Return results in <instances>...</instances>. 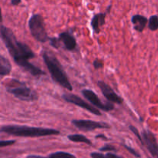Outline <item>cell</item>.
Returning <instances> with one entry per match:
<instances>
[{
  "mask_svg": "<svg viewBox=\"0 0 158 158\" xmlns=\"http://www.w3.org/2000/svg\"><path fill=\"white\" fill-rule=\"evenodd\" d=\"M26 158H49V157H43V156L40 155H29L26 157Z\"/></svg>",
  "mask_w": 158,
  "mask_h": 158,
  "instance_id": "484cf974",
  "label": "cell"
},
{
  "mask_svg": "<svg viewBox=\"0 0 158 158\" xmlns=\"http://www.w3.org/2000/svg\"><path fill=\"white\" fill-rule=\"evenodd\" d=\"M67 138L72 142L83 143L87 145H89V146H92L93 145L92 141L86 137H85L84 135H82V134H70V135L68 136Z\"/></svg>",
  "mask_w": 158,
  "mask_h": 158,
  "instance_id": "9a60e30c",
  "label": "cell"
},
{
  "mask_svg": "<svg viewBox=\"0 0 158 158\" xmlns=\"http://www.w3.org/2000/svg\"><path fill=\"white\" fill-rule=\"evenodd\" d=\"M93 65H94V68L96 69H102L103 67V62L102 60H98V59H96L94 62H93Z\"/></svg>",
  "mask_w": 158,
  "mask_h": 158,
  "instance_id": "7402d4cb",
  "label": "cell"
},
{
  "mask_svg": "<svg viewBox=\"0 0 158 158\" xmlns=\"http://www.w3.org/2000/svg\"><path fill=\"white\" fill-rule=\"evenodd\" d=\"M129 129L131 130V131H132L133 133H134V135H135L136 137H137V138H138V140H140V143H141L142 145H143V138H142L141 134H140V133H139V131H138V130H137V128H136L135 127H134V126H132V125H131V126L129 127Z\"/></svg>",
  "mask_w": 158,
  "mask_h": 158,
  "instance_id": "ffe728a7",
  "label": "cell"
},
{
  "mask_svg": "<svg viewBox=\"0 0 158 158\" xmlns=\"http://www.w3.org/2000/svg\"><path fill=\"white\" fill-rule=\"evenodd\" d=\"M49 42L50 46L55 48V49H59L61 46V41L59 39V37L58 38H56V37H49Z\"/></svg>",
  "mask_w": 158,
  "mask_h": 158,
  "instance_id": "d6986e66",
  "label": "cell"
},
{
  "mask_svg": "<svg viewBox=\"0 0 158 158\" xmlns=\"http://www.w3.org/2000/svg\"><path fill=\"white\" fill-rule=\"evenodd\" d=\"M143 138V146L148 148V151L151 153L153 157L158 156V143L155 135L149 130H144L141 133Z\"/></svg>",
  "mask_w": 158,
  "mask_h": 158,
  "instance_id": "9c48e42d",
  "label": "cell"
},
{
  "mask_svg": "<svg viewBox=\"0 0 158 158\" xmlns=\"http://www.w3.org/2000/svg\"><path fill=\"white\" fill-rule=\"evenodd\" d=\"M90 157L92 158H123L117 154H112V153H108L106 154H103L101 153L93 152L90 154Z\"/></svg>",
  "mask_w": 158,
  "mask_h": 158,
  "instance_id": "ac0fdd59",
  "label": "cell"
},
{
  "mask_svg": "<svg viewBox=\"0 0 158 158\" xmlns=\"http://www.w3.org/2000/svg\"><path fill=\"white\" fill-rule=\"evenodd\" d=\"M123 147H124V148H126V149L127 150V151H129V152L131 153V154H132V155L134 156V157H137V158H140V157H141L140 154H139V153L137 152V151H136V150H134V148H131V147L127 146V145H126V144H123Z\"/></svg>",
  "mask_w": 158,
  "mask_h": 158,
  "instance_id": "44dd1931",
  "label": "cell"
},
{
  "mask_svg": "<svg viewBox=\"0 0 158 158\" xmlns=\"http://www.w3.org/2000/svg\"><path fill=\"white\" fill-rule=\"evenodd\" d=\"M59 39L61 41V43H63L64 48L68 51H74L77 49V40L74 37V35L69 31L61 32L59 35Z\"/></svg>",
  "mask_w": 158,
  "mask_h": 158,
  "instance_id": "8fae6325",
  "label": "cell"
},
{
  "mask_svg": "<svg viewBox=\"0 0 158 158\" xmlns=\"http://www.w3.org/2000/svg\"><path fill=\"white\" fill-rule=\"evenodd\" d=\"M11 71H12V65L9 60L1 55L0 56V75L1 77L9 75Z\"/></svg>",
  "mask_w": 158,
  "mask_h": 158,
  "instance_id": "5bb4252c",
  "label": "cell"
},
{
  "mask_svg": "<svg viewBox=\"0 0 158 158\" xmlns=\"http://www.w3.org/2000/svg\"><path fill=\"white\" fill-rule=\"evenodd\" d=\"M81 94H83V97L94 105L95 107L98 108L99 110L105 111V112H109V111L113 110L114 109V104L111 102L108 103H103L101 100L98 97V96L95 94L93 90L89 89H82Z\"/></svg>",
  "mask_w": 158,
  "mask_h": 158,
  "instance_id": "52a82bcc",
  "label": "cell"
},
{
  "mask_svg": "<svg viewBox=\"0 0 158 158\" xmlns=\"http://www.w3.org/2000/svg\"><path fill=\"white\" fill-rule=\"evenodd\" d=\"M42 57H43L45 64L47 66V69L50 73L52 80L64 89L69 91H73L72 84L69 82L66 71L64 70L63 66L56 58V56H55L50 52L43 51L42 52Z\"/></svg>",
  "mask_w": 158,
  "mask_h": 158,
  "instance_id": "7a4b0ae2",
  "label": "cell"
},
{
  "mask_svg": "<svg viewBox=\"0 0 158 158\" xmlns=\"http://www.w3.org/2000/svg\"><path fill=\"white\" fill-rule=\"evenodd\" d=\"M108 12H100L94 15L91 19V26L93 28V30L95 33L98 34L100 32V27L105 24L106 21V15Z\"/></svg>",
  "mask_w": 158,
  "mask_h": 158,
  "instance_id": "7c38bea8",
  "label": "cell"
},
{
  "mask_svg": "<svg viewBox=\"0 0 158 158\" xmlns=\"http://www.w3.org/2000/svg\"><path fill=\"white\" fill-rule=\"evenodd\" d=\"M49 158H77L73 154H71L69 153L64 152V151H57V152L52 153L49 154Z\"/></svg>",
  "mask_w": 158,
  "mask_h": 158,
  "instance_id": "2e32d148",
  "label": "cell"
},
{
  "mask_svg": "<svg viewBox=\"0 0 158 158\" xmlns=\"http://www.w3.org/2000/svg\"><path fill=\"white\" fill-rule=\"evenodd\" d=\"M157 158H158V156H157Z\"/></svg>",
  "mask_w": 158,
  "mask_h": 158,
  "instance_id": "83f0119b",
  "label": "cell"
},
{
  "mask_svg": "<svg viewBox=\"0 0 158 158\" xmlns=\"http://www.w3.org/2000/svg\"><path fill=\"white\" fill-rule=\"evenodd\" d=\"M131 22L134 25V29L137 32H142L144 30L145 27L148 24V19L143 15L137 14V15H133L131 18Z\"/></svg>",
  "mask_w": 158,
  "mask_h": 158,
  "instance_id": "4fadbf2b",
  "label": "cell"
},
{
  "mask_svg": "<svg viewBox=\"0 0 158 158\" xmlns=\"http://www.w3.org/2000/svg\"><path fill=\"white\" fill-rule=\"evenodd\" d=\"M100 151H117V149L115 148V147L112 146L110 144H106L103 147L100 148Z\"/></svg>",
  "mask_w": 158,
  "mask_h": 158,
  "instance_id": "603a6c76",
  "label": "cell"
},
{
  "mask_svg": "<svg viewBox=\"0 0 158 158\" xmlns=\"http://www.w3.org/2000/svg\"><path fill=\"white\" fill-rule=\"evenodd\" d=\"M1 132L9 135L22 137H40L59 135L60 132L50 128L35 127L26 125H5L1 127Z\"/></svg>",
  "mask_w": 158,
  "mask_h": 158,
  "instance_id": "3957f363",
  "label": "cell"
},
{
  "mask_svg": "<svg viewBox=\"0 0 158 158\" xmlns=\"http://www.w3.org/2000/svg\"><path fill=\"white\" fill-rule=\"evenodd\" d=\"M148 28L151 31H156L158 29V16L157 15H151L148 19Z\"/></svg>",
  "mask_w": 158,
  "mask_h": 158,
  "instance_id": "e0dca14e",
  "label": "cell"
},
{
  "mask_svg": "<svg viewBox=\"0 0 158 158\" xmlns=\"http://www.w3.org/2000/svg\"><path fill=\"white\" fill-rule=\"evenodd\" d=\"M6 91L15 98L25 102H34L38 100L39 95L34 89H31L23 82L15 79H10L5 83Z\"/></svg>",
  "mask_w": 158,
  "mask_h": 158,
  "instance_id": "277c9868",
  "label": "cell"
},
{
  "mask_svg": "<svg viewBox=\"0 0 158 158\" xmlns=\"http://www.w3.org/2000/svg\"><path fill=\"white\" fill-rule=\"evenodd\" d=\"M29 28L31 35L37 42L46 43L49 41V35L46 29L43 17L40 14H34L29 20Z\"/></svg>",
  "mask_w": 158,
  "mask_h": 158,
  "instance_id": "5b68a950",
  "label": "cell"
},
{
  "mask_svg": "<svg viewBox=\"0 0 158 158\" xmlns=\"http://www.w3.org/2000/svg\"><path fill=\"white\" fill-rule=\"evenodd\" d=\"M73 125L83 132L95 131L97 129H110V126L104 122H97L91 120H73Z\"/></svg>",
  "mask_w": 158,
  "mask_h": 158,
  "instance_id": "ba28073f",
  "label": "cell"
},
{
  "mask_svg": "<svg viewBox=\"0 0 158 158\" xmlns=\"http://www.w3.org/2000/svg\"><path fill=\"white\" fill-rule=\"evenodd\" d=\"M62 98L67 103H73L76 106L85 109L86 110L89 111L91 114H95L97 116H102V113L99 110L98 108L95 107L94 105H91L85 101L84 100L80 97L79 96L73 94H63L62 95Z\"/></svg>",
  "mask_w": 158,
  "mask_h": 158,
  "instance_id": "8992f818",
  "label": "cell"
},
{
  "mask_svg": "<svg viewBox=\"0 0 158 158\" xmlns=\"http://www.w3.org/2000/svg\"><path fill=\"white\" fill-rule=\"evenodd\" d=\"M22 2V0H11L10 4L13 6H19Z\"/></svg>",
  "mask_w": 158,
  "mask_h": 158,
  "instance_id": "d4e9b609",
  "label": "cell"
},
{
  "mask_svg": "<svg viewBox=\"0 0 158 158\" xmlns=\"http://www.w3.org/2000/svg\"><path fill=\"white\" fill-rule=\"evenodd\" d=\"M97 86L101 90L102 94L104 96L105 98L109 102H111L113 103H117V104H122L123 102V100L114 92V89L111 88L110 86L105 83L103 80H99L97 82Z\"/></svg>",
  "mask_w": 158,
  "mask_h": 158,
  "instance_id": "30bf717a",
  "label": "cell"
},
{
  "mask_svg": "<svg viewBox=\"0 0 158 158\" xmlns=\"http://www.w3.org/2000/svg\"><path fill=\"white\" fill-rule=\"evenodd\" d=\"M15 140H1L0 142V147L1 148H4V147H7V146H10V145L14 144L15 143Z\"/></svg>",
  "mask_w": 158,
  "mask_h": 158,
  "instance_id": "cb8c5ba5",
  "label": "cell"
},
{
  "mask_svg": "<svg viewBox=\"0 0 158 158\" xmlns=\"http://www.w3.org/2000/svg\"><path fill=\"white\" fill-rule=\"evenodd\" d=\"M0 33H1L2 40L7 48L14 62L18 66L33 77H38L40 76L46 75L44 71L42 70L40 68L34 66L29 61V60L35 58V52L26 43L17 40L12 29L2 25Z\"/></svg>",
  "mask_w": 158,
  "mask_h": 158,
  "instance_id": "6da1fadb",
  "label": "cell"
},
{
  "mask_svg": "<svg viewBox=\"0 0 158 158\" xmlns=\"http://www.w3.org/2000/svg\"><path fill=\"white\" fill-rule=\"evenodd\" d=\"M96 138H103L105 140H107V137L104 135V134H99V135L96 136Z\"/></svg>",
  "mask_w": 158,
  "mask_h": 158,
  "instance_id": "4316f807",
  "label": "cell"
}]
</instances>
